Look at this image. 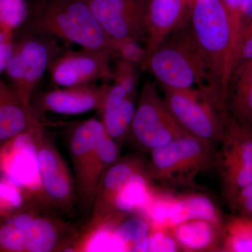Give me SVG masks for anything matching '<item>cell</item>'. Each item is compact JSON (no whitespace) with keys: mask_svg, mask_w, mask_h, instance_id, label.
Instances as JSON below:
<instances>
[{"mask_svg":"<svg viewBox=\"0 0 252 252\" xmlns=\"http://www.w3.org/2000/svg\"><path fill=\"white\" fill-rule=\"evenodd\" d=\"M142 68L149 69L161 86L178 89H195L197 86V90L219 105L225 106L195 40L189 19L167 36L146 60Z\"/></svg>","mask_w":252,"mask_h":252,"instance_id":"cell-2","label":"cell"},{"mask_svg":"<svg viewBox=\"0 0 252 252\" xmlns=\"http://www.w3.org/2000/svg\"><path fill=\"white\" fill-rule=\"evenodd\" d=\"M61 52L56 39L31 32L25 31L14 40V49L5 72L25 104L32 106L34 89Z\"/></svg>","mask_w":252,"mask_h":252,"instance_id":"cell-8","label":"cell"},{"mask_svg":"<svg viewBox=\"0 0 252 252\" xmlns=\"http://www.w3.org/2000/svg\"><path fill=\"white\" fill-rule=\"evenodd\" d=\"M143 173H148L147 162L137 156L120 157L113 164L99 182L89 224H98L118 212L115 207L118 193L132 177Z\"/></svg>","mask_w":252,"mask_h":252,"instance_id":"cell-16","label":"cell"},{"mask_svg":"<svg viewBox=\"0 0 252 252\" xmlns=\"http://www.w3.org/2000/svg\"><path fill=\"white\" fill-rule=\"evenodd\" d=\"M223 120V137L215 166L222 194L230 205L242 189L252 183V128L237 122L226 109Z\"/></svg>","mask_w":252,"mask_h":252,"instance_id":"cell-6","label":"cell"},{"mask_svg":"<svg viewBox=\"0 0 252 252\" xmlns=\"http://www.w3.org/2000/svg\"><path fill=\"white\" fill-rule=\"evenodd\" d=\"M251 218H252V217H251Z\"/></svg>","mask_w":252,"mask_h":252,"instance_id":"cell-36","label":"cell"},{"mask_svg":"<svg viewBox=\"0 0 252 252\" xmlns=\"http://www.w3.org/2000/svg\"><path fill=\"white\" fill-rule=\"evenodd\" d=\"M46 127L41 126L36 133L41 183L54 210L59 209L68 213L77 203L75 181Z\"/></svg>","mask_w":252,"mask_h":252,"instance_id":"cell-11","label":"cell"},{"mask_svg":"<svg viewBox=\"0 0 252 252\" xmlns=\"http://www.w3.org/2000/svg\"><path fill=\"white\" fill-rule=\"evenodd\" d=\"M190 10V0H147L146 60L189 19Z\"/></svg>","mask_w":252,"mask_h":252,"instance_id":"cell-17","label":"cell"},{"mask_svg":"<svg viewBox=\"0 0 252 252\" xmlns=\"http://www.w3.org/2000/svg\"><path fill=\"white\" fill-rule=\"evenodd\" d=\"M110 85L89 84L63 87L44 92L36 97L34 106L36 112H51L64 115H77L103 107Z\"/></svg>","mask_w":252,"mask_h":252,"instance_id":"cell-15","label":"cell"},{"mask_svg":"<svg viewBox=\"0 0 252 252\" xmlns=\"http://www.w3.org/2000/svg\"><path fill=\"white\" fill-rule=\"evenodd\" d=\"M104 127L102 121L90 119L74 124L71 129L69 151L75 181L77 201L82 209L94 206L91 170L94 149Z\"/></svg>","mask_w":252,"mask_h":252,"instance_id":"cell-14","label":"cell"},{"mask_svg":"<svg viewBox=\"0 0 252 252\" xmlns=\"http://www.w3.org/2000/svg\"><path fill=\"white\" fill-rule=\"evenodd\" d=\"M149 232L143 217L124 219L113 232L111 252H146Z\"/></svg>","mask_w":252,"mask_h":252,"instance_id":"cell-23","label":"cell"},{"mask_svg":"<svg viewBox=\"0 0 252 252\" xmlns=\"http://www.w3.org/2000/svg\"><path fill=\"white\" fill-rule=\"evenodd\" d=\"M252 59V21L241 32L232 49L230 73L235 67Z\"/></svg>","mask_w":252,"mask_h":252,"instance_id":"cell-29","label":"cell"},{"mask_svg":"<svg viewBox=\"0 0 252 252\" xmlns=\"http://www.w3.org/2000/svg\"><path fill=\"white\" fill-rule=\"evenodd\" d=\"M164 99L177 122L189 134L213 144H220L223 134L224 111L208 95L197 89L162 86Z\"/></svg>","mask_w":252,"mask_h":252,"instance_id":"cell-9","label":"cell"},{"mask_svg":"<svg viewBox=\"0 0 252 252\" xmlns=\"http://www.w3.org/2000/svg\"><path fill=\"white\" fill-rule=\"evenodd\" d=\"M28 6L26 0H0V32L13 33L23 24Z\"/></svg>","mask_w":252,"mask_h":252,"instance_id":"cell-27","label":"cell"},{"mask_svg":"<svg viewBox=\"0 0 252 252\" xmlns=\"http://www.w3.org/2000/svg\"><path fill=\"white\" fill-rule=\"evenodd\" d=\"M79 233L53 210L32 207L0 217V252H69Z\"/></svg>","mask_w":252,"mask_h":252,"instance_id":"cell-3","label":"cell"},{"mask_svg":"<svg viewBox=\"0 0 252 252\" xmlns=\"http://www.w3.org/2000/svg\"><path fill=\"white\" fill-rule=\"evenodd\" d=\"M215 145L187 135L150 152L147 172L151 180L176 187L196 188V178L215 165Z\"/></svg>","mask_w":252,"mask_h":252,"instance_id":"cell-5","label":"cell"},{"mask_svg":"<svg viewBox=\"0 0 252 252\" xmlns=\"http://www.w3.org/2000/svg\"><path fill=\"white\" fill-rule=\"evenodd\" d=\"M189 135L169 110L155 83L147 81L141 89L127 136L150 153L179 137Z\"/></svg>","mask_w":252,"mask_h":252,"instance_id":"cell-7","label":"cell"},{"mask_svg":"<svg viewBox=\"0 0 252 252\" xmlns=\"http://www.w3.org/2000/svg\"><path fill=\"white\" fill-rule=\"evenodd\" d=\"M220 252H252L251 217H232L224 223Z\"/></svg>","mask_w":252,"mask_h":252,"instance_id":"cell-25","label":"cell"},{"mask_svg":"<svg viewBox=\"0 0 252 252\" xmlns=\"http://www.w3.org/2000/svg\"><path fill=\"white\" fill-rule=\"evenodd\" d=\"M193 1H194V0H190V6H191V5H192V4H193Z\"/></svg>","mask_w":252,"mask_h":252,"instance_id":"cell-35","label":"cell"},{"mask_svg":"<svg viewBox=\"0 0 252 252\" xmlns=\"http://www.w3.org/2000/svg\"><path fill=\"white\" fill-rule=\"evenodd\" d=\"M40 127L0 143V177L20 187L36 205L54 211L41 183L36 142Z\"/></svg>","mask_w":252,"mask_h":252,"instance_id":"cell-10","label":"cell"},{"mask_svg":"<svg viewBox=\"0 0 252 252\" xmlns=\"http://www.w3.org/2000/svg\"><path fill=\"white\" fill-rule=\"evenodd\" d=\"M23 24L36 35L117 56L114 41L99 26L88 0H35Z\"/></svg>","mask_w":252,"mask_h":252,"instance_id":"cell-1","label":"cell"},{"mask_svg":"<svg viewBox=\"0 0 252 252\" xmlns=\"http://www.w3.org/2000/svg\"><path fill=\"white\" fill-rule=\"evenodd\" d=\"M32 207H41L18 186L0 177V217L8 216Z\"/></svg>","mask_w":252,"mask_h":252,"instance_id":"cell-26","label":"cell"},{"mask_svg":"<svg viewBox=\"0 0 252 252\" xmlns=\"http://www.w3.org/2000/svg\"><path fill=\"white\" fill-rule=\"evenodd\" d=\"M225 105L237 122L252 128V59L230 73Z\"/></svg>","mask_w":252,"mask_h":252,"instance_id":"cell-20","label":"cell"},{"mask_svg":"<svg viewBox=\"0 0 252 252\" xmlns=\"http://www.w3.org/2000/svg\"><path fill=\"white\" fill-rule=\"evenodd\" d=\"M136 90L114 82L99 113L107 134L119 143L126 137L135 114Z\"/></svg>","mask_w":252,"mask_h":252,"instance_id":"cell-19","label":"cell"},{"mask_svg":"<svg viewBox=\"0 0 252 252\" xmlns=\"http://www.w3.org/2000/svg\"><path fill=\"white\" fill-rule=\"evenodd\" d=\"M223 225L205 220H192L171 228L184 252H220Z\"/></svg>","mask_w":252,"mask_h":252,"instance_id":"cell-21","label":"cell"},{"mask_svg":"<svg viewBox=\"0 0 252 252\" xmlns=\"http://www.w3.org/2000/svg\"><path fill=\"white\" fill-rule=\"evenodd\" d=\"M148 173L140 174L132 179L118 193L115 201L117 212L142 214L154 189Z\"/></svg>","mask_w":252,"mask_h":252,"instance_id":"cell-24","label":"cell"},{"mask_svg":"<svg viewBox=\"0 0 252 252\" xmlns=\"http://www.w3.org/2000/svg\"><path fill=\"white\" fill-rule=\"evenodd\" d=\"M182 251L170 228L149 226L146 252Z\"/></svg>","mask_w":252,"mask_h":252,"instance_id":"cell-28","label":"cell"},{"mask_svg":"<svg viewBox=\"0 0 252 252\" xmlns=\"http://www.w3.org/2000/svg\"><path fill=\"white\" fill-rule=\"evenodd\" d=\"M135 39L114 41L116 54L118 57L135 65H143L147 53L145 48L142 47Z\"/></svg>","mask_w":252,"mask_h":252,"instance_id":"cell-30","label":"cell"},{"mask_svg":"<svg viewBox=\"0 0 252 252\" xmlns=\"http://www.w3.org/2000/svg\"><path fill=\"white\" fill-rule=\"evenodd\" d=\"M14 49L13 33L0 32V77L5 71ZM1 79V77H0Z\"/></svg>","mask_w":252,"mask_h":252,"instance_id":"cell-33","label":"cell"},{"mask_svg":"<svg viewBox=\"0 0 252 252\" xmlns=\"http://www.w3.org/2000/svg\"><path fill=\"white\" fill-rule=\"evenodd\" d=\"M189 24L215 85L225 102L230 74L232 33L222 0H194Z\"/></svg>","mask_w":252,"mask_h":252,"instance_id":"cell-4","label":"cell"},{"mask_svg":"<svg viewBox=\"0 0 252 252\" xmlns=\"http://www.w3.org/2000/svg\"><path fill=\"white\" fill-rule=\"evenodd\" d=\"M252 21V0H244L240 11V34Z\"/></svg>","mask_w":252,"mask_h":252,"instance_id":"cell-34","label":"cell"},{"mask_svg":"<svg viewBox=\"0 0 252 252\" xmlns=\"http://www.w3.org/2000/svg\"><path fill=\"white\" fill-rule=\"evenodd\" d=\"M51 123L23 102L12 87L0 79V143L15 136Z\"/></svg>","mask_w":252,"mask_h":252,"instance_id":"cell-18","label":"cell"},{"mask_svg":"<svg viewBox=\"0 0 252 252\" xmlns=\"http://www.w3.org/2000/svg\"><path fill=\"white\" fill-rule=\"evenodd\" d=\"M192 220H205L217 225H224L220 210L207 195L200 193L174 195L169 210L167 227L172 228Z\"/></svg>","mask_w":252,"mask_h":252,"instance_id":"cell-22","label":"cell"},{"mask_svg":"<svg viewBox=\"0 0 252 252\" xmlns=\"http://www.w3.org/2000/svg\"><path fill=\"white\" fill-rule=\"evenodd\" d=\"M243 1L244 0H222L229 18L231 28L232 49L240 34V11Z\"/></svg>","mask_w":252,"mask_h":252,"instance_id":"cell-32","label":"cell"},{"mask_svg":"<svg viewBox=\"0 0 252 252\" xmlns=\"http://www.w3.org/2000/svg\"><path fill=\"white\" fill-rule=\"evenodd\" d=\"M112 58L110 55L91 49L64 51L53 61L48 71L53 82L61 87L112 80Z\"/></svg>","mask_w":252,"mask_h":252,"instance_id":"cell-12","label":"cell"},{"mask_svg":"<svg viewBox=\"0 0 252 252\" xmlns=\"http://www.w3.org/2000/svg\"><path fill=\"white\" fill-rule=\"evenodd\" d=\"M230 206L239 216L252 217V183L237 194Z\"/></svg>","mask_w":252,"mask_h":252,"instance_id":"cell-31","label":"cell"},{"mask_svg":"<svg viewBox=\"0 0 252 252\" xmlns=\"http://www.w3.org/2000/svg\"><path fill=\"white\" fill-rule=\"evenodd\" d=\"M105 34L114 41L145 39L147 0H88Z\"/></svg>","mask_w":252,"mask_h":252,"instance_id":"cell-13","label":"cell"}]
</instances>
